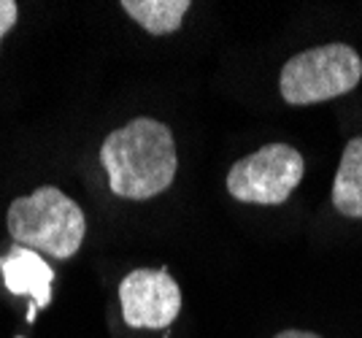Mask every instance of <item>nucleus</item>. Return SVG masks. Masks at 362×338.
I'll use <instances>...</instances> for the list:
<instances>
[{
  "label": "nucleus",
  "instance_id": "obj_2",
  "mask_svg": "<svg viewBox=\"0 0 362 338\" xmlns=\"http://www.w3.org/2000/svg\"><path fill=\"white\" fill-rule=\"evenodd\" d=\"M14 244L28 246L54 260H71L87 235V216L74 198L57 187H38L25 198H14L6 211Z\"/></svg>",
  "mask_w": 362,
  "mask_h": 338
},
{
  "label": "nucleus",
  "instance_id": "obj_4",
  "mask_svg": "<svg viewBox=\"0 0 362 338\" xmlns=\"http://www.w3.org/2000/svg\"><path fill=\"white\" fill-rule=\"evenodd\" d=\"M305 173L303 154L289 144H265L241 157L227 173V192L241 203L279 206L287 203Z\"/></svg>",
  "mask_w": 362,
  "mask_h": 338
},
{
  "label": "nucleus",
  "instance_id": "obj_10",
  "mask_svg": "<svg viewBox=\"0 0 362 338\" xmlns=\"http://www.w3.org/2000/svg\"><path fill=\"white\" fill-rule=\"evenodd\" d=\"M276 338H322V336L311 333V330H281V333H276Z\"/></svg>",
  "mask_w": 362,
  "mask_h": 338
},
{
  "label": "nucleus",
  "instance_id": "obj_6",
  "mask_svg": "<svg viewBox=\"0 0 362 338\" xmlns=\"http://www.w3.org/2000/svg\"><path fill=\"white\" fill-rule=\"evenodd\" d=\"M0 274L3 284L11 295H25L33 301V308L41 311L52 303V281L54 271L44 260V255L33 252L28 246H8L6 255H0Z\"/></svg>",
  "mask_w": 362,
  "mask_h": 338
},
{
  "label": "nucleus",
  "instance_id": "obj_8",
  "mask_svg": "<svg viewBox=\"0 0 362 338\" xmlns=\"http://www.w3.org/2000/svg\"><path fill=\"white\" fill-rule=\"evenodd\" d=\"M127 16L138 22L151 35H170L181 28L187 11L192 8L189 0H122Z\"/></svg>",
  "mask_w": 362,
  "mask_h": 338
},
{
  "label": "nucleus",
  "instance_id": "obj_5",
  "mask_svg": "<svg viewBox=\"0 0 362 338\" xmlns=\"http://www.w3.org/2000/svg\"><path fill=\"white\" fill-rule=\"evenodd\" d=\"M119 303L133 330H165L181 314V287L165 268H136L119 281Z\"/></svg>",
  "mask_w": 362,
  "mask_h": 338
},
{
  "label": "nucleus",
  "instance_id": "obj_9",
  "mask_svg": "<svg viewBox=\"0 0 362 338\" xmlns=\"http://www.w3.org/2000/svg\"><path fill=\"white\" fill-rule=\"evenodd\" d=\"M16 19H19V6L14 0H0V41L16 25Z\"/></svg>",
  "mask_w": 362,
  "mask_h": 338
},
{
  "label": "nucleus",
  "instance_id": "obj_3",
  "mask_svg": "<svg viewBox=\"0 0 362 338\" xmlns=\"http://www.w3.org/2000/svg\"><path fill=\"white\" fill-rule=\"evenodd\" d=\"M360 52L335 41L289 57L279 76V90L289 106H314L349 95L360 84Z\"/></svg>",
  "mask_w": 362,
  "mask_h": 338
},
{
  "label": "nucleus",
  "instance_id": "obj_7",
  "mask_svg": "<svg viewBox=\"0 0 362 338\" xmlns=\"http://www.w3.org/2000/svg\"><path fill=\"white\" fill-rule=\"evenodd\" d=\"M332 206L349 219H362V136L344 146L332 179Z\"/></svg>",
  "mask_w": 362,
  "mask_h": 338
},
{
  "label": "nucleus",
  "instance_id": "obj_1",
  "mask_svg": "<svg viewBox=\"0 0 362 338\" xmlns=\"http://www.w3.org/2000/svg\"><path fill=\"white\" fill-rule=\"evenodd\" d=\"M100 163L117 198L151 200L176 182V139L165 122L136 117L108 133L100 146Z\"/></svg>",
  "mask_w": 362,
  "mask_h": 338
}]
</instances>
